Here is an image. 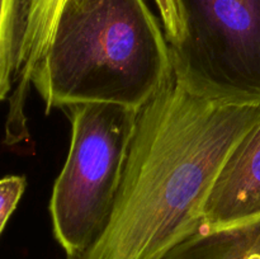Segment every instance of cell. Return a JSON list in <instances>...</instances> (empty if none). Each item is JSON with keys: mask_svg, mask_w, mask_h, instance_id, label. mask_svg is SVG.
I'll return each mask as SVG.
<instances>
[{"mask_svg": "<svg viewBox=\"0 0 260 259\" xmlns=\"http://www.w3.org/2000/svg\"><path fill=\"white\" fill-rule=\"evenodd\" d=\"M71 140L50 200L55 239L66 256L83 253L113 206L139 109L114 103L66 107Z\"/></svg>", "mask_w": 260, "mask_h": 259, "instance_id": "cell-3", "label": "cell"}, {"mask_svg": "<svg viewBox=\"0 0 260 259\" xmlns=\"http://www.w3.org/2000/svg\"><path fill=\"white\" fill-rule=\"evenodd\" d=\"M24 32V0H0V102L15 83Z\"/></svg>", "mask_w": 260, "mask_h": 259, "instance_id": "cell-8", "label": "cell"}, {"mask_svg": "<svg viewBox=\"0 0 260 259\" xmlns=\"http://www.w3.org/2000/svg\"><path fill=\"white\" fill-rule=\"evenodd\" d=\"M260 216V121L231 150L203 208L202 229Z\"/></svg>", "mask_w": 260, "mask_h": 259, "instance_id": "cell-5", "label": "cell"}, {"mask_svg": "<svg viewBox=\"0 0 260 259\" xmlns=\"http://www.w3.org/2000/svg\"><path fill=\"white\" fill-rule=\"evenodd\" d=\"M25 187L27 179L23 175H8L0 179V235L17 208Z\"/></svg>", "mask_w": 260, "mask_h": 259, "instance_id": "cell-9", "label": "cell"}, {"mask_svg": "<svg viewBox=\"0 0 260 259\" xmlns=\"http://www.w3.org/2000/svg\"><path fill=\"white\" fill-rule=\"evenodd\" d=\"M161 15L162 29L169 45L179 42L184 33L182 9L179 0H155Z\"/></svg>", "mask_w": 260, "mask_h": 259, "instance_id": "cell-10", "label": "cell"}, {"mask_svg": "<svg viewBox=\"0 0 260 259\" xmlns=\"http://www.w3.org/2000/svg\"><path fill=\"white\" fill-rule=\"evenodd\" d=\"M184 33L169 45L187 90L230 106H260V0H179Z\"/></svg>", "mask_w": 260, "mask_h": 259, "instance_id": "cell-4", "label": "cell"}, {"mask_svg": "<svg viewBox=\"0 0 260 259\" xmlns=\"http://www.w3.org/2000/svg\"><path fill=\"white\" fill-rule=\"evenodd\" d=\"M172 74L169 42L145 0H68L30 85L46 113L83 103L140 109Z\"/></svg>", "mask_w": 260, "mask_h": 259, "instance_id": "cell-2", "label": "cell"}, {"mask_svg": "<svg viewBox=\"0 0 260 259\" xmlns=\"http://www.w3.org/2000/svg\"><path fill=\"white\" fill-rule=\"evenodd\" d=\"M260 106H230L187 90L172 74L139 109L121 183L93 243L65 259H161L201 230L203 208L231 150Z\"/></svg>", "mask_w": 260, "mask_h": 259, "instance_id": "cell-1", "label": "cell"}, {"mask_svg": "<svg viewBox=\"0 0 260 259\" xmlns=\"http://www.w3.org/2000/svg\"><path fill=\"white\" fill-rule=\"evenodd\" d=\"M161 259H260V216L218 229H201Z\"/></svg>", "mask_w": 260, "mask_h": 259, "instance_id": "cell-7", "label": "cell"}, {"mask_svg": "<svg viewBox=\"0 0 260 259\" xmlns=\"http://www.w3.org/2000/svg\"><path fill=\"white\" fill-rule=\"evenodd\" d=\"M66 2L68 0H24V32L7 124V139L9 141L18 142L28 136L23 108L30 78L47 50Z\"/></svg>", "mask_w": 260, "mask_h": 259, "instance_id": "cell-6", "label": "cell"}]
</instances>
